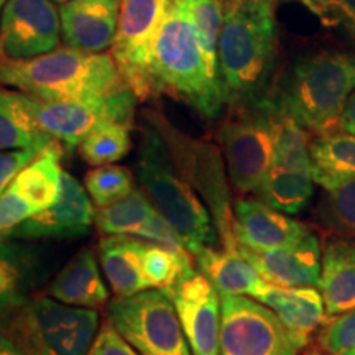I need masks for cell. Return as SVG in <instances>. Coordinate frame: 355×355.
I'll use <instances>...</instances> for the list:
<instances>
[{
    "instance_id": "obj_3",
    "label": "cell",
    "mask_w": 355,
    "mask_h": 355,
    "mask_svg": "<svg viewBox=\"0 0 355 355\" xmlns=\"http://www.w3.org/2000/svg\"><path fill=\"white\" fill-rule=\"evenodd\" d=\"M0 84L38 101H83L107 96L125 86L114 56L56 48L20 61H0Z\"/></svg>"
},
{
    "instance_id": "obj_21",
    "label": "cell",
    "mask_w": 355,
    "mask_h": 355,
    "mask_svg": "<svg viewBox=\"0 0 355 355\" xmlns=\"http://www.w3.org/2000/svg\"><path fill=\"white\" fill-rule=\"evenodd\" d=\"M321 291L327 316H337L355 308V243L331 241L322 248Z\"/></svg>"
},
{
    "instance_id": "obj_24",
    "label": "cell",
    "mask_w": 355,
    "mask_h": 355,
    "mask_svg": "<svg viewBox=\"0 0 355 355\" xmlns=\"http://www.w3.org/2000/svg\"><path fill=\"white\" fill-rule=\"evenodd\" d=\"M145 242L132 235H107L99 242V259L105 278L117 296H132L148 290L141 257Z\"/></svg>"
},
{
    "instance_id": "obj_28",
    "label": "cell",
    "mask_w": 355,
    "mask_h": 355,
    "mask_svg": "<svg viewBox=\"0 0 355 355\" xmlns=\"http://www.w3.org/2000/svg\"><path fill=\"white\" fill-rule=\"evenodd\" d=\"M313 176L319 186L355 178V135L327 133L309 146Z\"/></svg>"
},
{
    "instance_id": "obj_2",
    "label": "cell",
    "mask_w": 355,
    "mask_h": 355,
    "mask_svg": "<svg viewBox=\"0 0 355 355\" xmlns=\"http://www.w3.org/2000/svg\"><path fill=\"white\" fill-rule=\"evenodd\" d=\"M150 92L184 101L214 119L225 105L219 78L211 73L183 0H173L155 42Z\"/></svg>"
},
{
    "instance_id": "obj_1",
    "label": "cell",
    "mask_w": 355,
    "mask_h": 355,
    "mask_svg": "<svg viewBox=\"0 0 355 355\" xmlns=\"http://www.w3.org/2000/svg\"><path fill=\"white\" fill-rule=\"evenodd\" d=\"M275 61V0H235L224 17L217 50L225 104L237 110L265 101Z\"/></svg>"
},
{
    "instance_id": "obj_30",
    "label": "cell",
    "mask_w": 355,
    "mask_h": 355,
    "mask_svg": "<svg viewBox=\"0 0 355 355\" xmlns=\"http://www.w3.org/2000/svg\"><path fill=\"white\" fill-rule=\"evenodd\" d=\"M132 125L123 122H104L89 132L79 144V153L89 165H112L125 158L132 148Z\"/></svg>"
},
{
    "instance_id": "obj_4",
    "label": "cell",
    "mask_w": 355,
    "mask_h": 355,
    "mask_svg": "<svg viewBox=\"0 0 355 355\" xmlns=\"http://www.w3.org/2000/svg\"><path fill=\"white\" fill-rule=\"evenodd\" d=\"M137 176L155 209L176 230L191 255L204 247L216 245L219 234L211 211L176 170L165 140L146 119L137 158Z\"/></svg>"
},
{
    "instance_id": "obj_31",
    "label": "cell",
    "mask_w": 355,
    "mask_h": 355,
    "mask_svg": "<svg viewBox=\"0 0 355 355\" xmlns=\"http://www.w3.org/2000/svg\"><path fill=\"white\" fill-rule=\"evenodd\" d=\"M183 3L194 28H196L207 66H209L211 73L219 78L217 50H219L222 24H224L220 3L217 0H183Z\"/></svg>"
},
{
    "instance_id": "obj_23",
    "label": "cell",
    "mask_w": 355,
    "mask_h": 355,
    "mask_svg": "<svg viewBox=\"0 0 355 355\" xmlns=\"http://www.w3.org/2000/svg\"><path fill=\"white\" fill-rule=\"evenodd\" d=\"M293 332L309 339L311 332L321 326L326 316L324 300L316 286H275L266 285L259 296Z\"/></svg>"
},
{
    "instance_id": "obj_18",
    "label": "cell",
    "mask_w": 355,
    "mask_h": 355,
    "mask_svg": "<svg viewBox=\"0 0 355 355\" xmlns=\"http://www.w3.org/2000/svg\"><path fill=\"white\" fill-rule=\"evenodd\" d=\"M232 214L237 245L255 252L290 245L311 232L303 222L293 219L260 199H239L234 202Z\"/></svg>"
},
{
    "instance_id": "obj_25",
    "label": "cell",
    "mask_w": 355,
    "mask_h": 355,
    "mask_svg": "<svg viewBox=\"0 0 355 355\" xmlns=\"http://www.w3.org/2000/svg\"><path fill=\"white\" fill-rule=\"evenodd\" d=\"M40 278V260L33 247L0 235V304L17 309L30 298Z\"/></svg>"
},
{
    "instance_id": "obj_12",
    "label": "cell",
    "mask_w": 355,
    "mask_h": 355,
    "mask_svg": "<svg viewBox=\"0 0 355 355\" xmlns=\"http://www.w3.org/2000/svg\"><path fill=\"white\" fill-rule=\"evenodd\" d=\"M137 101V96L125 84L107 96L94 99L48 102L30 97V107L44 133L68 148H74L89 132L104 122L132 125Z\"/></svg>"
},
{
    "instance_id": "obj_34",
    "label": "cell",
    "mask_w": 355,
    "mask_h": 355,
    "mask_svg": "<svg viewBox=\"0 0 355 355\" xmlns=\"http://www.w3.org/2000/svg\"><path fill=\"white\" fill-rule=\"evenodd\" d=\"M326 355H355V308L332 316L318 337Z\"/></svg>"
},
{
    "instance_id": "obj_17",
    "label": "cell",
    "mask_w": 355,
    "mask_h": 355,
    "mask_svg": "<svg viewBox=\"0 0 355 355\" xmlns=\"http://www.w3.org/2000/svg\"><path fill=\"white\" fill-rule=\"evenodd\" d=\"M266 283L275 286H316L321 278L322 248L318 235L308 232L298 242L265 252L237 245Z\"/></svg>"
},
{
    "instance_id": "obj_36",
    "label": "cell",
    "mask_w": 355,
    "mask_h": 355,
    "mask_svg": "<svg viewBox=\"0 0 355 355\" xmlns=\"http://www.w3.org/2000/svg\"><path fill=\"white\" fill-rule=\"evenodd\" d=\"M326 26L339 28L355 44V0H301Z\"/></svg>"
},
{
    "instance_id": "obj_35",
    "label": "cell",
    "mask_w": 355,
    "mask_h": 355,
    "mask_svg": "<svg viewBox=\"0 0 355 355\" xmlns=\"http://www.w3.org/2000/svg\"><path fill=\"white\" fill-rule=\"evenodd\" d=\"M331 219L343 232L355 237V178L322 186Z\"/></svg>"
},
{
    "instance_id": "obj_20",
    "label": "cell",
    "mask_w": 355,
    "mask_h": 355,
    "mask_svg": "<svg viewBox=\"0 0 355 355\" xmlns=\"http://www.w3.org/2000/svg\"><path fill=\"white\" fill-rule=\"evenodd\" d=\"M199 272L214 285L219 295H241L259 298L268 283L239 248L204 247L193 255Z\"/></svg>"
},
{
    "instance_id": "obj_11",
    "label": "cell",
    "mask_w": 355,
    "mask_h": 355,
    "mask_svg": "<svg viewBox=\"0 0 355 355\" xmlns=\"http://www.w3.org/2000/svg\"><path fill=\"white\" fill-rule=\"evenodd\" d=\"M171 3L173 0H121L112 56L123 81L139 101L152 96L150 68L153 48Z\"/></svg>"
},
{
    "instance_id": "obj_37",
    "label": "cell",
    "mask_w": 355,
    "mask_h": 355,
    "mask_svg": "<svg viewBox=\"0 0 355 355\" xmlns=\"http://www.w3.org/2000/svg\"><path fill=\"white\" fill-rule=\"evenodd\" d=\"M87 355H141L139 350L128 344L109 321L101 326L97 337Z\"/></svg>"
},
{
    "instance_id": "obj_5",
    "label": "cell",
    "mask_w": 355,
    "mask_h": 355,
    "mask_svg": "<svg viewBox=\"0 0 355 355\" xmlns=\"http://www.w3.org/2000/svg\"><path fill=\"white\" fill-rule=\"evenodd\" d=\"M354 91L355 55L326 50L296 60L273 102L304 130L324 133L339 122Z\"/></svg>"
},
{
    "instance_id": "obj_39",
    "label": "cell",
    "mask_w": 355,
    "mask_h": 355,
    "mask_svg": "<svg viewBox=\"0 0 355 355\" xmlns=\"http://www.w3.org/2000/svg\"><path fill=\"white\" fill-rule=\"evenodd\" d=\"M337 125L343 128L344 132L355 135V91L350 94L349 101L345 102L343 114H340Z\"/></svg>"
},
{
    "instance_id": "obj_13",
    "label": "cell",
    "mask_w": 355,
    "mask_h": 355,
    "mask_svg": "<svg viewBox=\"0 0 355 355\" xmlns=\"http://www.w3.org/2000/svg\"><path fill=\"white\" fill-rule=\"evenodd\" d=\"M61 19L53 0H7L0 19V61L46 55L60 46Z\"/></svg>"
},
{
    "instance_id": "obj_42",
    "label": "cell",
    "mask_w": 355,
    "mask_h": 355,
    "mask_svg": "<svg viewBox=\"0 0 355 355\" xmlns=\"http://www.w3.org/2000/svg\"><path fill=\"white\" fill-rule=\"evenodd\" d=\"M7 0H0V19H2V12H3V7H6Z\"/></svg>"
},
{
    "instance_id": "obj_10",
    "label": "cell",
    "mask_w": 355,
    "mask_h": 355,
    "mask_svg": "<svg viewBox=\"0 0 355 355\" xmlns=\"http://www.w3.org/2000/svg\"><path fill=\"white\" fill-rule=\"evenodd\" d=\"M275 104L270 97L254 107L237 109L220 130L230 183L239 193H255L272 166Z\"/></svg>"
},
{
    "instance_id": "obj_43",
    "label": "cell",
    "mask_w": 355,
    "mask_h": 355,
    "mask_svg": "<svg viewBox=\"0 0 355 355\" xmlns=\"http://www.w3.org/2000/svg\"><path fill=\"white\" fill-rule=\"evenodd\" d=\"M304 355H322V354L318 352V350H309V352H306Z\"/></svg>"
},
{
    "instance_id": "obj_14",
    "label": "cell",
    "mask_w": 355,
    "mask_h": 355,
    "mask_svg": "<svg viewBox=\"0 0 355 355\" xmlns=\"http://www.w3.org/2000/svg\"><path fill=\"white\" fill-rule=\"evenodd\" d=\"M60 159L61 144L55 140L13 178L0 196V235L58 201L63 180Z\"/></svg>"
},
{
    "instance_id": "obj_15",
    "label": "cell",
    "mask_w": 355,
    "mask_h": 355,
    "mask_svg": "<svg viewBox=\"0 0 355 355\" xmlns=\"http://www.w3.org/2000/svg\"><path fill=\"white\" fill-rule=\"evenodd\" d=\"M193 355H219L220 295L196 268L165 288Z\"/></svg>"
},
{
    "instance_id": "obj_38",
    "label": "cell",
    "mask_w": 355,
    "mask_h": 355,
    "mask_svg": "<svg viewBox=\"0 0 355 355\" xmlns=\"http://www.w3.org/2000/svg\"><path fill=\"white\" fill-rule=\"evenodd\" d=\"M38 150H10V152H0V196L6 193L19 173L37 157Z\"/></svg>"
},
{
    "instance_id": "obj_44",
    "label": "cell",
    "mask_w": 355,
    "mask_h": 355,
    "mask_svg": "<svg viewBox=\"0 0 355 355\" xmlns=\"http://www.w3.org/2000/svg\"><path fill=\"white\" fill-rule=\"evenodd\" d=\"M55 2H58V3H64V2H68V0H55Z\"/></svg>"
},
{
    "instance_id": "obj_6",
    "label": "cell",
    "mask_w": 355,
    "mask_h": 355,
    "mask_svg": "<svg viewBox=\"0 0 355 355\" xmlns=\"http://www.w3.org/2000/svg\"><path fill=\"white\" fill-rule=\"evenodd\" d=\"M99 321L94 308L35 296L13 311L6 332L28 355H87L99 332Z\"/></svg>"
},
{
    "instance_id": "obj_9",
    "label": "cell",
    "mask_w": 355,
    "mask_h": 355,
    "mask_svg": "<svg viewBox=\"0 0 355 355\" xmlns=\"http://www.w3.org/2000/svg\"><path fill=\"white\" fill-rule=\"evenodd\" d=\"M306 344L259 300L220 295L219 355H298Z\"/></svg>"
},
{
    "instance_id": "obj_8",
    "label": "cell",
    "mask_w": 355,
    "mask_h": 355,
    "mask_svg": "<svg viewBox=\"0 0 355 355\" xmlns=\"http://www.w3.org/2000/svg\"><path fill=\"white\" fill-rule=\"evenodd\" d=\"M145 119L152 122V125L165 140L176 170L194 189L199 191L204 201L209 204V211L216 222L222 247L235 250L237 242H235L232 229L234 214L230 209V199L217 150L209 144L191 139L186 133L173 127L162 115L148 112Z\"/></svg>"
},
{
    "instance_id": "obj_16",
    "label": "cell",
    "mask_w": 355,
    "mask_h": 355,
    "mask_svg": "<svg viewBox=\"0 0 355 355\" xmlns=\"http://www.w3.org/2000/svg\"><path fill=\"white\" fill-rule=\"evenodd\" d=\"M91 198L76 178L63 171L61 194L53 206L35 214L8 230L3 237L17 241L37 239H73L89 232L96 220V211Z\"/></svg>"
},
{
    "instance_id": "obj_41",
    "label": "cell",
    "mask_w": 355,
    "mask_h": 355,
    "mask_svg": "<svg viewBox=\"0 0 355 355\" xmlns=\"http://www.w3.org/2000/svg\"><path fill=\"white\" fill-rule=\"evenodd\" d=\"M12 308H7V306L0 304V332H6L8 327V322H10L12 314H13Z\"/></svg>"
},
{
    "instance_id": "obj_19",
    "label": "cell",
    "mask_w": 355,
    "mask_h": 355,
    "mask_svg": "<svg viewBox=\"0 0 355 355\" xmlns=\"http://www.w3.org/2000/svg\"><path fill=\"white\" fill-rule=\"evenodd\" d=\"M121 0H68L61 3V33L66 46L104 53L117 35Z\"/></svg>"
},
{
    "instance_id": "obj_26",
    "label": "cell",
    "mask_w": 355,
    "mask_h": 355,
    "mask_svg": "<svg viewBox=\"0 0 355 355\" xmlns=\"http://www.w3.org/2000/svg\"><path fill=\"white\" fill-rule=\"evenodd\" d=\"M53 141L38 125L30 107V96L0 89V152L30 148L43 152Z\"/></svg>"
},
{
    "instance_id": "obj_7",
    "label": "cell",
    "mask_w": 355,
    "mask_h": 355,
    "mask_svg": "<svg viewBox=\"0 0 355 355\" xmlns=\"http://www.w3.org/2000/svg\"><path fill=\"white\" fill-rule=\"evenodd\" d=\"M109 322L141 355H193L165 290L148 288L132 296H117L107 306Z\"/></svg>"
},
{
    "instance_id": "obj_32",
    "label": "cell",
    "mask_w": 355,
    "mask_h": 355,
    "mask_svg": "<svg viewBox=\"0 0 355 355\" xmlns=\"http://www.w3.org/2000/svg\"><path fill=\"white\" fill-rule=\"evenodd\" d=\"M141 268L148 288L165 290L184 277L186 273L193 272V255H176L168 248H163L157 243L145 242L144 257H141Z\"/></svg>"
},
{
    "instance_id": "obj_33",
    "label": "cell",
    "mask_w": 355,
    "mask_h": 355,
    "mask_svg": "<svg viewBox=\"0 0 355 355\" xmlns=\"http://www.w3.org/2000/svg\"><path fill=\"white\" fill-rule=\"evenodd\" d=\"M86 188L96 207H105L121 201L135 189L132 171L125 166L102 165L86 175Z\"/></svg>"
},
{
    "instance_id": "obj_22",
    "label": "cell",
    "mask_w": 355,
    "mask_h": 355,
    "mask_svg": "<svg viewBox=\"0 0 355 355\" xmlns=\"http://www.w3.org/2000/svg\"><path fill=\"white\" fill-rule=\"evenodd\" d=\"M48 296L79 308H97L107 301V286L101 277L97 259L91 248H83L56 275L48 286Z\"/></svg>"
},
{
    "instance_id": "obj_29",
    "label": "cell",
    "mask_w": 355,
    "mask_h": 355,
    "mask_svg": "<svg viewBox=\"0 0 355 355\" xmlns=\"http://www.w3.org/2000/svg\"><path fill=\"white\" fill-rule=\"evenodd\" d=\"M157 209L144 189H133L128 196L105 207H97L94 224L105 235H132L137 237Z\"/></svg>"
},
{
    "instance_id": "obj_40",
    "label": "cell",
    "mask_w": 355,
    "mask_h": 355,
    "mask_svg": "<svg viewBox=\"0 0 355 355\" xmlns=\"http://www.w3.org/2000/svg\"><path fill=\"white\" fill-rule=\"evenodd\" d=\"M0 355H28V352L7 332H0Z\"/></svg>"
},
{
    "instance_id": "obj_27",
    "label": "cell",
    "mask_w": 355,
    "mask_h": 355,
    "mask_svg": "<svg viewBox=\"0 0 355 355\" xmlns=\"http://www.w3.org/2000/svg\"><path fill=\"white\" fill-rule=\"evenodd\" d=\"M314 183L313 170L272 165L255 194L275 209L285 214H298L311 201Z\"/></svg>"
}]
</instances>
